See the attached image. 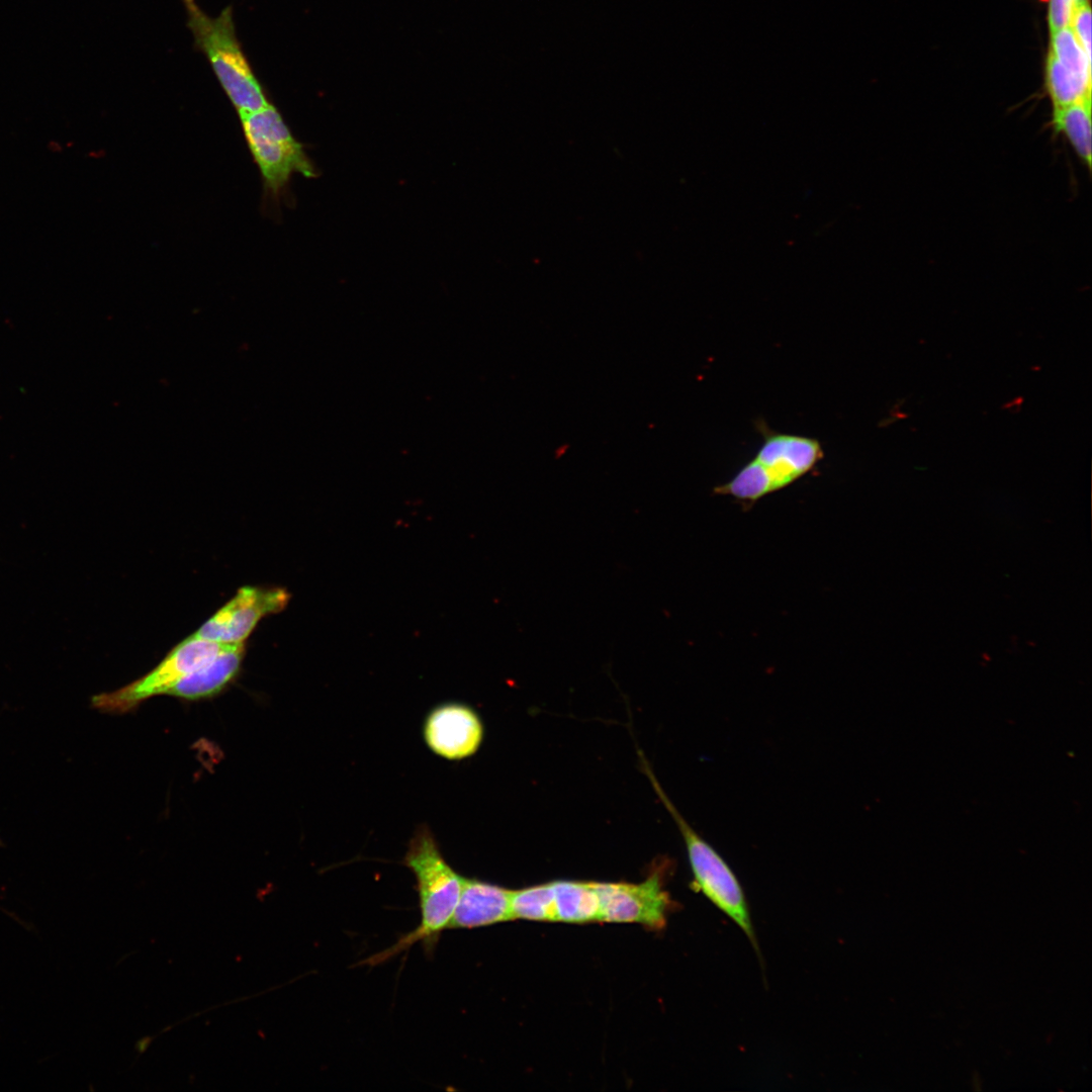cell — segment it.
<instances>
[{"label": "cell", "instance_id": "obj_1", "mask_svg": "<svg viewBox=\"0 0 1092 1092\" xmlns=\"http://www.w3.org/2000/svg\"><path fill=\"white\" fill-rule=\"evenodd\" d=\"M404 864L417 880L421 922L396 943L368 958L365 965L382 964L417 942L431 951L441 932L447 929L458 904L464 878L447 863L427 827H420L410 841Z\"/></svg>", "mask_w": 1092, "mask_h": 1092}, {"label": "cell", "instance_id": "obj_2", "mask_svg": "<svg viewBox=\"0 0 1092 1092\" xmlns=\"http://www.w3.org/2000/svg\"><path fill=\"white\" fill-rule=\"evenodd\" d=\"M196 49L207 58L217 80L238 112L269 105L237 37L231 6L210 17L195 0H182Z\"/></svg>", "mask_w": 1092, "mask_h": 1092}, {"label": "cell", "instance_id": "obj_3", "mask_svg": "<svg viewBox=\"0 0 1092 1092\" xmlns=\"http://www.w3.org/2000/svg\"><path fill=\"white\" fill-rule=\"evenodd\" d=\"M644 768L655 792L681 833L694 878V889L702 892L718 909L730 917L742 929L757 950L758 946L748 904L735 874L717 850L684 819L662 791L646 763Z\"/></svg>", "mask_w": 1092, "mask_h": 1092}, {"label": "cell", "instance_id": "obj_4", "mask_svg": "<svg viewBox=\"0 0 1092 1092\" xmlns=\"http://www.w3.org/2000/svg\"><path fill=\"white\" fill-rule=\"evenodd\" d=\"M239 115L246 142L268 195L278 199L294 173L307 178L317 176L303 146L294 139L272 104L255 111L239 112Z\"/></svg>", "mask_w": 1092, "mask_h": 1092}, {"label": "cell", "instance_id": "obj_5", "mask_svg": "<svg viewBox=\"0 0 1092 1092\" xmlns=\"http://www.w3.org/2000/svg\"><path fill=\"white\" fill-rule=\"evenodd\" d=\"M225 645L192 634L144 676L113 692L94 696L92 706L104 713L129 712L152 697L165 695L185 675L211 660Z\"/></svg>", "mask_w": 1092, "mask_h": 1092}, {"label": "cell", "instance_id": "obj_6", "mask_svg": "<svg viewBox=\"0 0 1092 1092\" xmlns=\"http://www.w3.org/2000/svg\"><path fill=\"white\" fill-rule=\"evenodd\" d=\"M289 599L281 587L243 586L193 635L221 644L245 643L258 623L281 612Z\"/></svg>", "mask_w": 1092, "mask_h": 1092}, {"label": "cell", "instance_id": "obj_7", "mask_svg": "<svg viewBox=\"0 0 1092 1092\" xmlns=\"http://www.w3.org/2000/svg\"><path fill=\"white\" fill-rule=\"evenodd\" d=\"M600 901V922H635L662 929L672 902L658 873L644 882H593Z\"/></svg>", "mask_w": 1092, "mask_h": 1092}, {"label": "cell", "instance_id": "obj_8", "mask_svg": "<svg viewBox=\"0 0 1092 1092\" xmlns=\"http://www.w3.org/2000/svg\"><path fill=\"white\" fill-rule=\"evenodd\" d=\"M424 737L433 752L447 759L458 760L477 751L483 738V726L470 707L447 703L436 707L428 715Z\"/></svg>", "mask_w": 1092, "mask_h": 1092}, {"label": "cell", "instance_id": "obj_9", "mask_svg": "<svg viewBox=\"0 0 1092 1092\" xmlns=\"http://www.w3.org/2000/svg\"><path fill=\"white\" fill-rule=\"evenodd\" d=\"M822 457L823 450L816 439L766 431L754 459L779 490L808 473Z\"/></svg>", "mask_w": 1092, "mask_h": 1092}, {"label": "cell", "instance_id": "obj_10", "mask_svg": "<svg viewBox=\"0 0 1092 1092\" xmlns=\"http://www.w3.org/2000/svg\"><path fill=\"white\" fill-rule=\"evenodd\" d=\"M512 891L476 880H463L458 904L447 929H471L512 920Z\"/></svg>", "mask_w": 1092, "mask_h": 1092}, {"label": "cell", "instance_id": "obj_11", "mask_svg": "<svg viewBox=\"0 0 1092 1092\" xmlns=\"http://www.w3.org/2000/svg\"><path fill=\"white\" fill-rule=\"evenodd\" d=\"M245 656V643L226 644L211 660L185 675L165 695L200 700L222 692L239 674Z\"/></svg>", "mask_w": 1092, "mask_h": 1092}, {"label": "cell", "instance_id": "obj_12", "mask_svg": "<svg viewBox=\"0 0 1092 1092\" xmlns=\"http://www.w3.org/2000/svg\"><path fill=\"white\" fill-rule=\"evenodd\" d=\"M1051 127L1055 134L1066 138L1079 160L1090 170L1092 164L1091 99L1053 108Z\"/></svg>", "mask_w": 1092, "mask_h": 1092}, {"label": "cell", "instance_id": "obj_13", "mask_svg": "<svg viewBox=\"0 0 1092 1092\" xmlns=\"http://www.w3.org/2000/svg\"><path fill=\"white\" fill-rule=\"evenodd\" d=\"M552 885L555 921H599L600 901L593 882L555 881Z\"/></svg>", "mask_w": 1092, "mask_h": 1092}, {"label": "cell", "instance_id": "obj_14", "mask_svg": "<svg viewBox=\"0 0 1092 1092\" xmlns=\"http://www.w3.org/2000/svg\"><path fill=\"white\" fill-rule=\"evenodd\" d=\"M1044 79L1053 108L1091 99V82L1065 68L1050 52L1045 62Z\"/></svg>", "mask_w": 1092, "mask_h": 1092}, {"label": "cell", "instance_id": "obj_15", "mask_svg": "<svg viewBox=\"0 0 1092 1092\" xmlns=\"http://www.w3.org/2000/svg\"><path fill=\"white\" fill-rule=\"evenodd\" d=\"M774 491L770 477L755 459L746 463L728 482L714 488L716 494L730 495L750 506Z\"/></svg>", "mask_w": 1092, "mask_h": 1092}, {"label": "cell", "instance_id": "obj_16", "mask_svg": "<svg viewBox=\"0 0 1092 1092\" xmlns=\"http://www.w3.org/2000/svg\"><path fill=\"white\" fill-rule=\"evenodd\" d=\"M511 912L512 920L555 921L552 882L512 891Z\"/></svg>", "mask_w": 1092, "mask_h": 1092}, {"label": "cell", "instance_id": "obj_17", "mask_svg": "<svg viewBox=\"0 0 1092 1092\" xmlns=\"http://www.w3.org/2000/svg\"><path fill=\"white\" fill-rule=\"evenodd\" d=\"M1049 52L1068 70L1091 82V59L1086 55L1072 28L1051 32Z\"/></svg>", "mask_w": 1092, "mask_h": 1092}, {"label": "cell", "instance_id": "obj_18", "mask_svg": "<svg viewBox=\"0 0 1092 1092\" xmlns=\"http://www.w3.org/2000/svg\"><path fill=\"white\" fill-rule=\"evenodd\" d=\"M1070 27L1086 55L1091 59V10L1089 2L1080 4L1074 9Z\"/></svg>", "mask_w": 1092, "mask_h": 1092}, {"label": "cell", "instance_id": "obj_19", "mask_svg": "<svg viewBox=\"0 0 1092 1092\" xmlns=\"http://www.w3.org/2000/svg\"><path fill=\"white\" fill-rule=\"evenodd\" d=\"M1074 6L1067 0H1049L1048 22L1050 31L1069 27Z\"/></svg>", "mask_w": 1092, "mask_h": 1092}]
</instances>
